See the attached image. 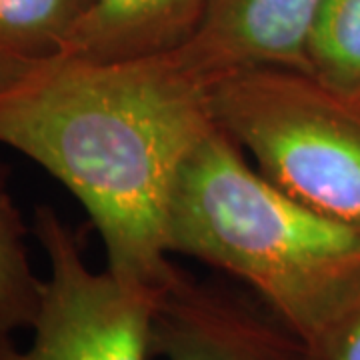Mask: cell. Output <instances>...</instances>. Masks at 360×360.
Returning a JSON list of instances; mask_svg holds the SVG:
<instances>
[{
	"instance_id": "6da1fadb",
	"label": "cell",
	"mask_w": 360,
	"mask_h": 360,
	"mask_svg": "<svg viewBox=\"0 0 360 360\" xmlns=\"http://www.w3.org/2000/svg\"><path fill=\"white\" fill-rule=\"evenodd\" d=\"M210 86L168 52L141 60L56 58L0 92V144L66 186L103 238L106 270L160 290L180 168L217 124Z\"/></svg>"
},
{
	"instance_id": "7a4b0ae2",
	"label": "cell",
	"mask_w": 360,
	"mask_h": 360,
	"mask_svg": "<svg viewBox=\"0 0 360 360\" xmlns=\"http://www.w3.org/2000/svg\"><path fill=\"white\" fill-rule=\"evenodd\" d=\"M167 240L245 283L309 348L360 295V229L270 182L219 124L180 168Z\"/></svg>"
},
{
	"instance_id": "3957f363",
	"label": "cell",
	"mask_w": 360,
	"mask_h": 360,
	"mask_svg": "<svg viewBox=\"0 0 360 360\" xmlns=\"http://www.w3.org/2000/svg\"><path fill=\"white\" fill-rule=\"evenodd\" d=\"M214 122L276 186L360 229V98L309 72L258 66L210 86Z\"/></svg>"
},
{
	"instance_id": "277c9868",
	"label": "cell",
	"mask_w": 360,
	"mask_h": 360,
	"mask_svg": "<svg viewBox=\"0 0 360 360\" xmlns=\"http://www.w3.org/2000/svg\"><path fill=\"white\" fill-rule=\"evenodd\" d=\"M32 231L51 264L32 324V345L0 347V360H150L158 290L94 272L84 245L49 205L34 212Z\"/></svg>"
},
{
	"instance_id": "5b68a950",
	"label": "cell",
	"mask_w": 360,
	"mask_h": 360,
	"mask_svg": "<svg viewBox=\"0 0 360 360\" xmlns=\"http://www.w3.org/2000/svg\"><path fill=\"white\" fill-rule=\"evenodd\" d=\"M153 350L165 360H312L304 340L257 296L179 266L156 296Z\"/></svg>"
},
{
	"instance_id": "8992f818",
	"label": "cell",
	"mask_w": 360,
	"mask_h": 360,
	"mask_svg": "<svg viewBox=\"0 0 360 360\" xmlns=\"http://www.w3.org/2000/svg\"><path fill=\"white\" fill-rule=\"evenodd\" d=\"M322 0H210L186 46L174 51L198 77L278 66L307 72V44Z\"/></svg>"
},
{
	"instance_id": "52a82bcc",
	"label": "cell",
	"mask_w": 360,
	"mask_h": 360,
	"mask_svg": "<svg viewBox=\"0 0 360 360\" xmlns=\"http://www.w3.org/2000/svg\"><path fill=\"white\" fill-rule=\"evenodd\" d=\"M210 0H92L58 58L141 60L180 51L205 20Z\"/></svg>"
},
{
	"instance_id": "ba28073f",
	"label": "cell",
	"mask_w": 360,
	"mask_h": 360,
	"mask_svg": "<svg viewBox=\"0 0 360 360\" xmlns=\"http://www.w3.org/2000/svg\"><path fill=\"white\" fill-rule=\"evenodd\" d=\"M92 0H0V92L56 60Z\"/></svg>"
},
{
	"instance_id": "9c48e42d",
	"label": "cell",
	"mask_w": 360,
	"mask_h": 360,
	"mask_svg": "<svg viewBox=\"0 0 360 360\" xmlns=\"http://www.w3.org/2000/svg\"><path fill=\"white\" fill-rule=\"evenodd\" d=\"M26 226L0 167V347L13 345L16 330L32 328L42 284L26 255Z\"/></svg>"
},
{
	"instance_id": "30bf717a",
	"label": "cell",
	"mask_w": 360,
	"mask_h": 360,
	"mask_svg": "<svg viewBox=\"0 0 360 360\" xmlns=\"http://www.w3.org/2000/svg\"><path fill=\"white\" fill-rule=\"evenodd\" d=\"M307 72L360 98V0H322L307 44Z\"/></svg>"
},
{
	"instance_id": "8fae6325",
	"label": "cell",
	"mask_w": 360,
	"mask_h": 360,
	"mask_svg": "<svg viewBox=\"0 0 360 360\" xmlns=\"http://www.w3.org/2000/svg\"><path fill=\"white\" fill-rule=\"evenodd\" d=\"M312 360H360V295L310 348Z\"/></svg>"
}]
</instances>
